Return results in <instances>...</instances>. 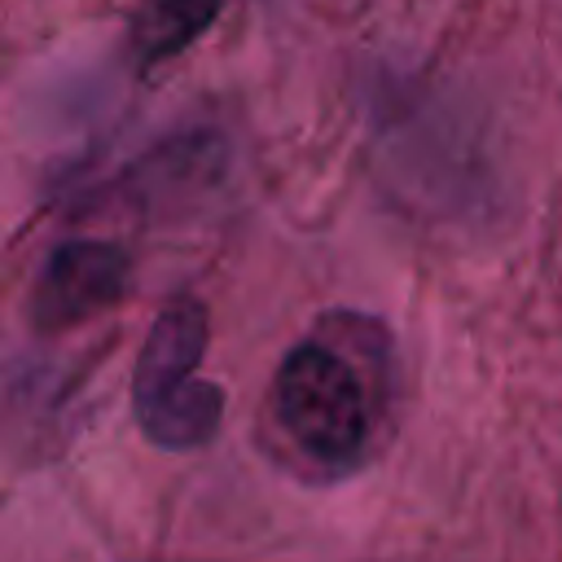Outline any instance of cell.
Returning a JSON list of instances; mask_svg holds the SVG:
<instances>
[{
	"label": "cell",
	"instance_id": "4",
	"mask_svg": "<svg viewBox=\"0 0 562 562\" xmlns=\"http://www.w3.org/2000/svg\"><path fill=\"white\" fill-rule=\"evenodd\" d=\"M224 0H140L127 22V53L140 70L180 57L215 18Z\"/></svg>",
	"mask_w": 562,
	"mask_h": 562
},
{
	"label": "cell",
	"instance_id": "1",
	"mask_svg": "<svg viewBox=\"0 0 562 562\" xmlns=\"http://www.w3.org/2000/svg\"><path fill=\"white\" fill-rule=\"evenodd\" d=\"M382 395L386 378L369 373V364L342 338L316 329L281 356L272 378V408L285 439L329 470H351L364 461Z\"/></svg>",
	"mask_w": 562,
	"mask_h": 562
},
{
	"label": "cell",
	"instance_id": "3",
	"mask_svg": "<svg viewBox=\"0 0 562 562\" xmlns=\"http://www.w3.org/2000/svg\"><path fill=\"white\" fill-rule=\"evenodd\" d=\"M127 290H132V255L119 241H101V237L61 241L31 285V325L40 334L75 329L119 307Z\"/></svg>",
	"mask_w": 562,
	"mask_h": 562
},
{
	"label": "cell",
	"instance_id": "2",
	"mask_svg": "<svg viewBox=\"0 0 562 562\" xmlns=\"http://www.w3.org/2000/svg\"><path fill=\"white\" fill-rule=\"evenodd\" d=\"M206 338L211 325L198 299H171L145 334L132 373V404L154 448H202L224 422V386L198 378Z\"/></svg>",
	"mask_w": 562,
	"mask_h": 562
}]
</instances>
